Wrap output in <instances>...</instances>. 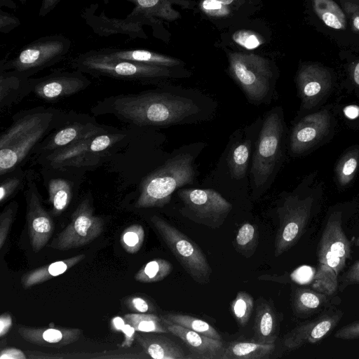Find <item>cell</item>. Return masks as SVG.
<instances>
[{
	"label": "cell",
	"mask_w": 359,
	"mask_h": 359,
	"mask_svg": "<svg viewBox=\"0 0 359 359\" xmlns=\"http://www.w3.org/2000/svg\"><path fill=\"white\" fill-rule=\"evenodd\" d=\"M104 104L107 112L139 126L177 124L199 111L192 100L158 90L113 96Z\"/></svg>",
	"instance_id": "obj_1"
},
{
	"label": "cell",
	"mask_w": 359,
	"mask_h": 359,
	"mask_svg": "<svg viewBox=\"0 0 359 359\" xmlns=\"http://www.w3.org/2000/svg\"><path fill=\"white\" fill-rule=\"evenodd\" d=\"M59 115L39 107L16 114L0 136V177L11 173L30 151L55 127Z\"/></svg>",
	"instance_id": "obj_2"
},
{
	"label": "cell",
	"mask_w": 359,
	"mask_h": 359,
	"mask_svg": "<svg viewBox=\"0 0 359 359\" xmlns=\"http://www.w3.org/2000/svg\"><path fill=\"white\" fill-rule=\"evenodd\" d=\"M317 256L314 290L331 296L337 291L339 275L351 257V244L342 227L341 212L329 216L318 245Z\"/></svg>",
	"instance_id": "obj_3"
},
{
	"label": "cell",
	"mask_w": 359,
	"mask_h": 359,
	"mask_svg": "<svg viewBox=\"0 0 359 359\" xmlns=\"http://www.w3.org/2000/svg\"><path fill=\"white\" fill-rule=\"evenodd\" d=\"M195 178L194 158L189 154H180L147 175L142 181L137 208H161L168 204L173 192Z\"/></svg>",
	"instance_id": "obj_4"
},
{
	"label": "cell",
	"mask_w": 359,
	"mask_h": 359,
	"mask_svg": "<svg viewBox=\"0 0 359 359\" xmlns=\"http://www.w3.org/2000/svg\"><path fill=\"white\" fill-rule=\"evenodd\" d=\"M76 70L93 76L150 83L174 76V68L118 59H110L90 50L79 54L72 61Z\"/></svg>",
	"instance_id": "obj_5"
},
{
	"label": "cell",
	"mask_w": 359,
	"mask_h": 359,
	"mask_svg": "<svg viewBox=\"0 0 359 359\" xmlns=\"http://www.w3.org/2000/svg\"><path fill=\"white\" fill-rule=\"evenodd\" d=\"M71 41L62 34L47 35L25 46L13 59L6 61L1 69L13 70L26 76L50 67L69 53Z\"/></svg>",
	"instance_id": "obj_6"
},
{
	"label": "cell",
	"mask_w": 359,
	"mask_h": 359,
	"mask_svg": "<svg viewBox=\"0 0 359 359\" xmlns=\"http://www.w3.org/2000/svg\"><path fill=\"white\" fill-rule=\"evenodd\" d=\"M151 222L191 278L198 283H208L210 280L212 269L198 245L163 218L154 215Z\"/></svg>",
	"instance_id": "obj_7"
},
{
	"label": "cell",
	"mask_w": 359,
	"mask_h": 359,
	"mask_svg": "<svg viewBox=\"0 0 359 359\" xmlns=\"http://www.w3.org/2000/svg\"><path fill=\"white\" fill-rule=\"evenodd\" d=\"M229 71L247 97L253 102L264 100L273 76L269 61L258 55L230 52Z\"/></svg>",
	"instance_id": "obj_8"
},
{
	"label": "cell",
	"mask_w": 359,
	"mask_h": 359,
	"mask_svg": "<svg viewBox=\"0 0 359 359\" xmlns=\"http://www.w3.org/2000/svg\"><path fill=\"white\" fill-rule=\"evenodd\" d=\"M283 122L276 112H270L261 129L253 158L251 172L255 188L264 186L272 175L280 158Z\"/></svg>",
	"instance_id": "obj_9"
},
{
	"label": "cell",
	"mask_w": 359,
	"mask_h": 359,
	"mask_svg": "<svg viewBox=\"0 0 359 359\" xmlns=\"http://www.w3.org/2000/svg\"><path fill=\"white\" fill-rule=\"evenodd\" d=\"M313 203L311 196H289L278 208L279 226L275 239L276 257L293 247L303 236L312 216Z\"/></svg>",
	"instance_id": "obj_10"
},
{
	"label": "cell",
	"mask_w": 359,
	"mask_h": 359,
	"mask_svg": "<svg viewBox=\"0 0 359 359\" xmlns=\"http://www.w3.org/2000/svg\"><path fill=\"white\" fill-rule=\"evenodd\" d=\"M183 215L200 224L216 229L223 224L232 205L213 189H180Z\"/></svg>",
	"instance_id": "obj_11"
},
{
	"label": "cell",
	"mask_w": 359,
	"mask_h": 359,
	"mask_svg": "<svg viewBox=\"0 0 359 359\" xmlns=\"http://www.w3.org/2000/svg\"><path fill=\"white\" fill-rule=\"evenodd\" d=\"M125 135L108 131L90 137L71 147L48 154L45 160L55 169L80 167L101 159Z\"/></svg>",
	"instance_id": "obj_12"
},
{
	"label": "cell",
	"mask_w": 359,
	"mask_h": 359,
	"mask_svg": "<svg viewBox=\"0 0 359 359\" xmlns=\"http://www.w3.org/2000/svg\"><path fill=\"white\" fill-rule=\"evenodd\" d=\"M103 221L93 215L90 199L83 200L71 217L69 224L55 237L50 247L67 250L85 245L102 233Z\"/></svg>",
	"instance_id": "obj_13"
},
{
	"label": "cell",
	"mask_w": 359,
	"mask_h": 359,
	"mask_svg": "<svg viewBox=\"0 0 359 359\" xmlns=\"http://www.w3.org/2000/svg\"><path fill=\"white\" fill-rule=\"evenodd\" d=\"M343 316L341 310L333 306L323 309L316 318L298 324L287 332L283 341L284 347L293 351L306 344L319 343L333 330Z\"/></svg>",
	"instance_id": "obj_14"
},
{
	"label": "cell",
	"mask_w": 359,
	"mask_h": 359,
	"mask_svg": "<svg viewBox=\"0 0 359 359\" xmlns=\"http://www.w3.org/2000/svg\"><path fill=\"white\" fill-rule=\"evenodd\" d=\"M90 84V81L80 71L57 72L34 79L32 91L39 98L50 102L74 95Z\"/></svg>",
	"instance_id": "obj_15"
},
{
	"label": "cell",
	"mask_w": 359,
	"mask_h": 359,
	"mask_svg": "<svg viewBox=\"0 0 359 359\" xmlns=\"http://www.w3.org/2000/svg\"><path fill=\"white\" fill-rule=\"evenodd\" d=\"M27 223L30 243L35 252L41 250L50 238L54 225L51 217L41 204L34 182L29 181L25 191Z\"/></svg>",
	"instance_id": "obj_16"
},
{
	"label": "cell",
	"mask_w": 359,
	"mask_h": 359,
	"mask_svg": "<svg viewBox=\"0 0 359 359\" xmlns=\"http://www.w3.org/2000/svg\"><path fill=\"white\" fill-rule=\"evenodd\" d=\"M82 18L96 34L102 36L121 34L129 36L130 39H147L142 26L144 24L152 25L149 20L137 15H127L125 19H118L108 18L104 11L99 15H95L90 6L83 11Z\"/></svg>",
	"instance_id": "obj_17"
},
{
	"label": "cell",
	"mask_w": 359,
	"mask_h": 359,
	"mask_svg": "<svg viewBox=\"0 0 359 359\" xmlns=\"http://www.w3.org/2000/svg\"><path fill=\"white\" fill-rule=\"evenodd\" d=\"M108 130L97 123L86 121H75L62 126L51 133L39 146L40 152L48 154L77 144L90 137L98 135Z\"/></svg>",
	"instance_id": "obj_18"
},
{
	"label": "cell",
	"mask_w": 359,
	"mask_h": 359,
	"mask_svg": "<svg viewBox=\"0 0 359 359\" xmlns=\"http://www.w3.org/2000/svg\"><path fill=\"white\" fill-rule=\"evenodd\" d=\"M330 126V115L326 110L309 114L293 128L290 137V149L294 154H302L327 133Z\"/></svg>",
	"instance_id": "obj_19"
},
{
	"label": "cell",
	"mask_w": 359,
	"mask_h": 359,
	"mask_svg": "<svg viewBox=\"0 0 359 359\" xmlns=\"http://www.w3.org/2000/svg\"><path fill=\"white\" fill-rule=\"evenodd\" d=\"M297 82L304 106L311 108L330 88L331 74L326 68L320 65H305L298 72Z\"/></svg>",
	"instance_id": "obj_20"
},
{
	"label": "cell",
	"mask_w": 359,
	"mask_h": 359,
	"mask_svg": "<svg viewBox=\"0 0 359 359\" xmlns=\"http://www.w3.org/2000/svg\"><path fill=\"white\" fill-rule=\"evenodd\" d=\"M169 332L179 337L188 347L191 359H220L224 346L215 339L162 318Z\"/></svg>",
	"instance_id": "obj_21"
},
{
	"label": "cell",
	"mask_w": 359,
	"mask_h": 359,
	"mask_svg": "<svg viewBox=\"0 0 359 359\" xmlns=\"http://www.w3.org/2000/svg\"><path fill=\"white\" fill-rule=\"evenodd\" d=\"M134 4L130 16H140L151 23L158 20L173 22L181 18L180 13L174 8L177 5L183 8H191L195 2L191 0H126Z\"/></svg>",
	"instance_id": "obj_22"
},
{
	"label": "cell",
	"mask_w": 359,
	"mask_h": 359,
	"mask_svg": "<svg viewBox=\"0 0 359 359\" xmlns=\"http://www.w3.org/2000/svg\"><path fill=\"white\" fill-rule=\"evenodd\" d=\"M18 333L25 341L43 346L60 348L74 343L82 330L78 328H34L20 327Z\"/></svg>",
	"instance_id": "obj_23"
},
{
	"label": "cell",
	"mask_w": 359,
	"mask_h": 359,
	"mask_svg": "<svg viewBox=\"0 0 359 359\" xmlns=\"http://www.w3.org/2000/svg\"><path fill=\"white\" fill-rule=\"evenodd\" d=\"M90 51L97 55L110 58L175 68L184 62L173 57L145 49L103 48Z\"/></svg>",
	"instance_id": "obj_24"
},
{
	"label": "cell",
	"mask_w": 359,
	"mask_h": 359,
	"mask_svg": "<svg viewBox=\"0 0 359 359\" xmlns=\"http://www.w3.org/2000/svg\"><path fill=\"white\" fill-rule=\"evenodd\" d=\"M280 330L279 319L273 304L263 298L257 300L255 318L254 341L274 344Z\"/></svg>",
	"instance_id": "obj_25"
},
{
	"label": "cell",
	"mask_w": 359,
	"mask_h": 359,
	"mask_svg": "<svg viewBox=\"0 0 359 359\" xmlns=\"http://www.w3.org/2000/svg\"><path fill=\"white\" fill-rule=\"evenodd\" d=\"M0 108L3 109L33 90L34 79L13 70L0 71Z\"/></svg>",
	"instance_id": "obj_26"
},
{
	"label": "cell",
	"mask_w": 359,
	"mask_h": 359,
	"mask_svg": "<svg viewBox=\"0 0 359 359\" xmlns=\"http://www.w3.org/2000/svg\"><path fill=\"white\" fill-rule=\"evenodd\" d=\"M135 339L147 354L154 359H191L170 339L154 334H135Z\"/></svg>",
	"instance_id": "obj_27"
},
{
	"label": "cell",
	"mask_w": 359,
	"mask_h": 359,
	"mask_svg": "<svg viewBox=\"0 0 359 359\" xmlns=\"http://www.w3.org/2000/svg\"><path fill=\"white\" fill-rule=\"evenodd\" d=\"M330 295L306 287H298L292 296L294 313L300 318H308L321 312Z\"/></svg>",
	"instance_id": "obj_28"
},
{
	"label": "cell",
	"mask_w": 359,
	"mask_h": 359,
	"mask_svg": "<svg viewBox=\"0 0 359 359\" xmlns=\"http://www.w3.org/2000/svg\"><path fill=\"white\" fill-rule=\"evenodd\" d=\"M274 349V344L234 341L224 347L220 359H266Z\"/></svg>",
	"instance_id": "obj_29"
},
{
	"label": "cell",
	"mask_w": 359,
	"mask_h": 359,
	"mask_svg": "<svg viewBox=\"0 0 359 359\" xmlns=\"http://www.w3.org/2000/svg\"><path fill=\"white\" fill-rule=\"evenodd\" d=\"M84 257V255H79L34 269L22 277L21 283L25 288H29L43 283L64 273L83 259Z\"/></svg>",
	"instance_id": "obj_30"
},
{
	"label": "cell",
	"mask_w": 359,
	"mask_h": 359,
	"mask_svg": "<svg viewBox=\"0 0 359 359\" xmlns=\"http://www.w3.org/2000/svg\"><path fill=\"white\" fill-rule=\"evenodd\" d=\"M313 11L327 27L342 30L346 27V15L333 0H311Z\"/></svg>",
	"instance_id": "obj_31"
},
{
	"label": "cell",
	"mask_w": 359,
	"mask_h": 359,
	"mask_svg": "<svg viewBox=\"0 0 359 359\" xmlns=\"http://www.w3.org/2000/svg\"><path fill=\"white\" fill-rule=\"evenodd\" d=\"M48 201L53 206V212L58 215L69 205L72 196L70 182L63 178H53L48 183Z\"/></svg>",
	"instance_id": "obj_32"
},
{
	"label": "cell",
	"mask_w": 359,
	"mask_h": 359,
	"mask_svg": "<svg viewBox=\"0 0 359 359\" xmlns=\"http://www.w3.org/2000/svg\"><path fill=\"white\" fill-rule=\"evenodd\" d=\"M161 318L207 337L222 340L218 332L203 320L180 313H168Z\"/></svg>",
	"instance_id": "obj_33"
},
{
	"label": "cell",
	"mask_w": 359,
	"mask_h": 359,
	"mask_svg": "<svg viewBox=\"0 0 359 359\" xmlns=\"http://www.w3.org/2000/svg\"><path fill=\"white\" fill-rule=\"evenodd\" d=\"M126 323L131 325L136 331L143 333L170 332L161 318L145 313H127Z\"/></svg>",
	"instance_id": "obj_34"
},
{
	"label": "cell",
	"mask_w": 359,
	"mask_h": 359,
	"mask_svg": "<svg viewBox=\"0 0 359 359\" xmlns=\"http://www.w3.org/2000/svg\"><path fill=\"white\" fill-rule=\"evenodd\" d=\"M173 269L172 264L164 259H155L147 262L135 275L141 283H155L163 280Z\"/></svg>",
	"instance_id": "obj_35"
},
{
	"label": "cell",
	"mask_w": 359,
	"mask_h": 359,
	"mask_svg": "<svg viewBox=\"0 0 359 359\" xmlns=\"http://www.w3.org/2000/svg\"><path fill=\"white\" fill-rule=\"evenodd\" d=\"M250 141L236 145L229 158V168L233 177L241 179L245 175L250 154Z\"/></svg>",
	"instance_id": "obj_36"
},
{
	"label": "cell",
	"mask_w": 359,
	"mask_h": 359,
	"mask_svg": "<svg viewBox=\"0 0 359 359\" xmlns=\"http://www.w3.org/2000/svg\"><path fill=\"white\" fill-rule=\"evenodd\" d=\"M254 307L252 297L245 291H239L231 303V309L238 325L244 327L248 322Z\"/></svg>",
	"instance_id": "obj_37"
},
{
	"label": "cell",
	"mask_w": 359,
	"mask_h": 359,
	"mask_svg": "<svg viewBox=\"0 0 359 359\" xmlns=\"http://www.w3.org/2000/svg\"><path fill=\"white\" fill-rule=\"evenodd\" d=\"M359 161V150L354 149L346 153L337 166V178L341 186H346L353 179Z\"/></svg>",
	"instance_id": "obj_38"
},
{
	"label": "cell",
	"mask_w": 359,
	"mask_h": 359,
	"mask_svg": "<svg viewBox=\"0 0 359 359\" xmlns=\"http://www.w3.org/2000/svg\"><path fill=\"white\" fill-rule=\"evenodd\" d=\"M144 239L143 227L140 224H134L123 230L121 236V243L127 252L134 254L140 250Z\"/></svg>",
	"instance_id": "obj_39"
},
{
	"label": "cell",
	"mask_w": 359,
	"mask_h": 359,
	"mask_svg": "<svg viewBox=\"0 0 359 359\" xmlns=\"http://www.w3.org/2000/svg\"><path fill=\"white\" fill-rule=\"evenodd\" d=\"M257 231L255 226L250 223L243 224L238 229L236 243L241 252H248L256 246Z\"/></svg>",
	"instance_id": "obj_40"
},
{
	"label": "cell",
	"mask_w": 359,
	"mask_h": 359,
	"mask_svg": "<svg viewBox=\"0 0 359 359\" xmlns=\"http://www.w3.org/2000/svg\"><path fill=\"white\" fill-rule=\"evenodd\" d=\"M232 39L236 43L248 50L255 49L263 43L262 39L257 33L248 29L236 32Z\"/></svg>",
	"instance_id": "obj_41"
},
{
	"label": "cell",
	"mask_w": 359,
	"mask_h": 359,
	"mask_svg": "<svg viewBox=\"0 0 359 359\" xmlns=\"http://www.w3.org/2000/svg\"><path fill=\"white\" fill-rule=\"evenodd\" d=\"M18 204L15 202L9 203L0 215V248H2L12 224Z\"/></svg>",
	"instance_id": "obj_42"
},
{
	"label": "cell",
	"mask_w": 359,
	"mask_h": 359,
	"mask_svg": "<svg viewBox=\"0 0 359 359\" xmlns=\"http://www.w3.org/2000/svg\"><path fill=\"white\" fill-rule=\"evenodd\" d=\"M22 182V176H8L1 182L0 203L2 204L9 199L20 188Z\"/></svg>",
	"instance_id": "obj_43"
},
{
	"label": "cell",
	"mask_w": 359,
	"mask_h": 359,
	"mask_svg": "<svg viewBox=\"0 0 359 359\" xmlns=\"http://www.w3.org/2000/svg\"><path fill=\"white\" fill-rule=\"evenodd\" d=\"M339 290L342 292L347 286L359 284V260L351 265L343 274Z\"/></svg>",
	"instance_id": "obj_44"
},
{
	"label": "cell",
	"mask_w": 359,
	"mask_h": 359,
	"mask_svg": "<svg viewBox=\"0 0 359 359\" xmlns=\"http://www.w3.org/2000/svg\"><path fill=\"white\" fill-rule=\"evenodd\" d=\"M334 337L344 340L359 339V320L341 327L337 330Z\"/></svg>",
	"instance_id": "obj_45"
},
{
	"label": "cell",
	"mask_w": 359,
	"mask_h": 359,
	"mask_svg": "<svg viewBox=\"0 0 359 359\" xmlns=\"http://www.w3.org/2000/svg\"><path fill=\"white\" fill-rule=\"evenodd\" d=\"M340 2L348 15L353 29L359 33V6L348 0H340Z\"/></svg>",
	"instance_id": "obj_46"
},
{
	"label": "cell",
	"mask_w": 359,
	"mask_h": 359,
	"mask_svg": "<svg viewBox=\"0 0 359 359\" xmlns=\"http://www.w3.org/2000/svg\"><path fill=\"white\" fill-rule=\"evenodd\" d=\"M19 18L12 14L0 10V32L8 34L20 25Z\"/></svg>",
	"instance_id": "obj_47"
},
{
	"label": "cell",
	"mask_w": 359,
	"mask_h": 359,
	"mask_svg": "<svg viewBox=\"0 0 359 359\" xmlns=\"http://www.w3.org/2000/svg\"><path fill=\"white\" fill-rule=\"evenodd\" d=\"M129 306L138 313H146L150 309L149 302L140 297H133L128 299Z\"/></svg>",
	"instance_id": "obj_48"
},
{
	"label": "cell",
	"mask_w": 359,
	"mask_h": 359,
	"mask_svg": "<svg viewBox=\"0 0 359 359\" xmlns=\"http://www.w3.org/2000/svg\"><path fill=\"white\" fill-rule=\"evenodd\" d=\"M121 332L124 334V339L121 346L122 347H130L135 339L136 330L131 325L126 323Z\"/></svg>",
	"instance_id": "obj_49"
},
{
	"label": "cell",
	"mask_w": 359,
	"mask_h": 359,
	"mask_svg": "<svg viewBox=\"0 0 359 359\" xmlns=\"http://www.w3.org/2000/svg\"><path fill=\"white\" fill-rule=\"evenodd\" d=\"M27 356L20 349L16 348H7L2 349L0 353V359H26Z\"/></svg>",
	"instance_id": "obj_50"
},
{
	"label": "cell",
	"mask_w": 359,
	"mask_h": 359,
	"mask_svg": "<svg viewBox=\"0 0 359 359\" xmlns=\"http://www.w3.org/2000/svg\"><path fill=\"white\" fill-rule=\"evenodd\" d=\"M60 1L61 0H42L39 15L40 17H45L57 6Z\"/></svg>",
	"instance_id": "obj_51"
},
{
	"label": "cell",
	"mask_w": 359,
	"mask_h": 359,
	"mask_svg": "<svg viewBox=\"0 0 359 359\" xmlns=\"http://www.w3.org/2000/svg\"><path fill=\"white\" fill-rule=\"evenodd\" d=\"M12 326V317L8 313H4L0 316V337H4Z\"/></svg>",
	"instance_id": "obj_52"
},
{
	"label": "cell",
	"mask_w": 359,
	"mask_h": 359,
	"mask_svg": "<svg viewBox=\"0 0 359 359\" xmlns=\"http://www.w3.org/2000/svg\"><path fill=\"white\" fill-rule=\"evenodd\" d=\"M217 3L222 5L226 9L232 13V11H236V9L238 8L240 4L238 0H214Z\"/></svg>",
	"instance_id": "obj_53"
},
{
	"label": "cell",
	"mask_w": 359,
	"mask_h": 359,
	"mask_svg": "<svg viewBox=\"0 0 359 359\" xmlns=\"http://www.w3.org/2000/svg\"><path fill=\"white\" fill-rule=\"evenodd\" d=\"M344 114L351 119H354L359 116V107L355 105H349L344 109Z\"/></svg>",
	"instance_id": "obj_54"
},
{
	"label": "cell",
	"mask_w": 359,
	"mask_h": 359,
	"mask_svg": "<svg viewBox=\"0 0 359 359\" xmlns=\"http://www.w3.org/2000/svg\"><path fill=\"white\" fill-rule=\"evenodd\" d=\"M126 323L125 319L119 316L114 317L111 320V329L116 332H121Z\"/></svg>",
	"instance_id": "obj_55"
},
{
	"label": "cell",
	"mask_w": 359,
	"mask_h": 359,
	"mask_svg": "<svg viewBox=\"0 0 359 359\" xmlns=\"http://www.w3.org/2000/svg\"><path fill=\"white\" fill-rule=\"evenodd\" d=\"M352 76L354 83L359 86V61L355 63L352 68Z\"/></svg>",
	"instance_id": "obj_56"
},
{
	"label": "cell",
	"mask_w": 359,
	"mask_h": 359,
	"mask_svg": "<svg viewBox=\"0 0 359 359\" xmlns=\"http://www.w3.org/2000/svg\"><path fill=\"white\" fill-rule=\"evenodd\" d=\"M0 6H6L10 8H17L18 6L12 0H0Z\"/></svg>",
	"instance_id": "obj_57"
},
{
	"label": "cell",
	"mask_w": 359,
	"mask_h": 359,
	"mask_svg": "<svg viewBox=\"0 0 359 359\" xmlns=\"http://www.w3.org/2000/svg\"><path fill=\"white\" fill-rule=\"evenodd\" d=\"M22 4L25 5L26 4V0H18Z\"/></svg>",
	"instance_id": "obj_58"
},
{
	"label": "cell",
	"mask_w": 359,
	"mask_h": 359,
	"mask_svg": "<svg viewBox=\"0 0 359 359\" xmlns=\"http://www.w3.org/2000/svg\"><path fill=\"white\" fill-rule=\"evenodd\" d=\"M357 243H357V245H359V238H358V240L357 241Z\"/></svg>",
	"instance_id": "obj_59"
}]
</instances>
